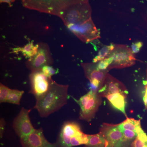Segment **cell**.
I'll return each mask as SVG.
<instances>
[{"label":"cell","mask_w":147,"mask_h":147,"mask_svg":"<svg viewBox=\"0 0 147 147\" xmlns=\"http://www.w3.org/2000/svg\"><path fill=\"white\" fill-rule=\"evenodd\" d=\"M68 85H61L53 81L49 90L42 98L36 100L34 109L41 117L46 118L59 111L67 103Z\"/></svg>","instance_id":"1"},{"label":"cell","mask_w":147,"mask_h":147,"mask_svg":"<svg viewBox=\"0 0 147 147\" xmlns=\"http://www.w3.org/2000/svg\"><path fill=\"white\" fill-rule=\"evenodd\" d=\"M92 8L89 1L71 4L63 9L59 17L65 26L83 23L92 18Z\"/></svg>","instance_id":"2"},{"label":"cell","mask_w":147,"mask_h":147,"mask_svg":"<svg viewBox=\"0 0 147 147\" xmlns=\"http://www.w3.org/2000/svg\"><path fill=\"white\" fill-rule=\"evenodd\" d=\"M101 98L98 91L90 90L79 100L74 98L80 106L79 119L90 122L94 118L102 103Z\"/></svg>","instance_id":"3"},{"label":"cell","mask_w":147,"mask_h":147,"mask_svg":"<svg viewBox=\"0 0 147 147\" xmlns=\"http://www.w3.org/2000/svg\"><path fill=\"white\" fill-rule=\"evenodd\" d=\"M112 61L108 70L112 69H121L131 66L136 62L134 54L127 45L115 44V47L109 55Z\"/></svg>","instance_id":"4"},{"label":"cell","mask_w":147,"mask_h":147,"mask_svg":"<svg viewBox=\"0 0 147 147\" xmlns=\"http://www.w3.org/2000/svg\"><path fill=\"white\" fill-rule=\"evenodd\" d=\"M24 7L59 16L67 6L65 0H21Z\"/></svg>","instance_id":"5"},{"label":"cell","mask_w":147,"mask_h":147,"mask_svg":"<svg viewBox=\"0 0 147 147\" xmlns=\"http://www.w3.org/2000/svg\"><path fill=\"white\" fill-rule=\"evenodd\" d=\"M66 26L83 42L88 43L100 38V32L92 18L81 24H69Z\"/></svg>","instance_id":"6"},{"label":"cell","mask_w":147,"mask_h":147,"mask_svg":"<svg viewBox=\"0 0 147 147\" xmlns=\"http://www.w3.org/2000/svg\"><path fill=\"white\" fill-rule=\"evenodd\" d=\"M38 48L36 55L30 58L26 62L27 68L32 71H40L45 66H51L53 59L49 46L46 43H38Z\"/></svg>","instance_id":"7"},{"label":"cell","mask_w":147,"mask_h":147,"mask_svg":"<svg viewBox=\"0 0 147 147\" xmlns=\"http://www.w3.org/2000/svg\"><path fill=\"white\" fill-rule=\"evenodd\" d=\"M31 89L30 93L33 95L36 100L44 96L49 90L53 80L44 75L41 70L32 71L30 76Z\"/></svg>","instance_id":"8"},{"label":"cell","mask_w":147,"mask_h":147,"mask_svg":"<svg viewBox=\"0 0 147 147\" xmlns=\"http://www.w3.org/2000/svg\"><path fill=\"white\" fill-rule=\"evenodd\" d=\"M84 133L77 123L71 121L65 122L61 127L56 143L57 147H71V139Z\"/></svg>","instance_id":"9"},{"label":"cell","mask_w":147,"mask_h":147,"mask_svg":"<svg viewBox=\"0 0 147 147\" xmlns=\"http://www.w3.org/2000/svg\"><path fill=\"white\" fill-rule=\"evenodd\" d=\"M31 109L21 108L20 112L13 121L12 126L16 134L22 138L29 135L36 129L32 124L30 117Z\"/></svg>","instance_id":"10"},{"label":"cell","mask_w":147,"mask_h":147,"mask_svg":"<svg viewBox=\"0 0 147 147\" xmlns=\"http://www.w3.org/2000/svg\"><path fill=\"white\" fill-rule=\"evenodd\" d=\"M85 76L89 80L92 88L98 90L108 74V70L98 69L96 63H81Z\"/></svg>","instance_id":"11"},{"label":"cell","mask_w":147,"mask_h":147,"mask_svg":"<svg viewBox=\"0 0 147 147\" xmlns=\"http://www.w3.org/2000/svg\"><path fill=\"white\" fill-rule=\"evenodd\" d=\"M98 92L101 97H105L108 95L117 93L127 95L128 93L124 85L108 73Z\"/></svg>","instance_id":"12"},{"label":"cell","mask_w":147,"mask_h":147,"mask_svg":"<svg viewBox=\"0 0 147 147\" xmlns=\"http://www.w3.org/2000/svg\"><path fill=\"white\" fill-rule=\"evenodd\" d=\"M22 147H57L45 138L42 127L35 129L29 135L20 138Z\"/></svg>","instance_id":"13"},{"label":"cell","mask_w":147,"mask_h":147,"mask_svg":"<svg viewBox=\"0 0 147 147\" xmlns=\"http://www.w3.org/2000/svg\"><path fill=\"white\" fill-rule=\"evenodd\" d=\"M100 132L108 142V144L114 147H120L123 133L118 124L103 123L100 127Z\"/></svg>","instance_id":"14"},{"label":"cell","mask_w":147,"mask_h":147,"mask_svg":"<svg viewBox=\"0 0 147 147\" xmlns=\"http://www.w3.org/2000/svg\"><path fill=\"white\" fill-rule=\"evenodd\" d=\"M127 95L117 93L108 95L105 97L114 108L119 110L126 116L125 108Z\"/></svg>","instance_id":"15"},{"label":"cell","mask_w":147,"mask_h":147,"mask_svg":"<svg viewBox=\"0 0 147 147\" xmlns=\"http://www.w3.org/2000/svg\"><path fill=\"white\" fill-rule=\"evenodd\" d=\"M38 44L34 45L33 42H29L23 47H18L13 49L14 53L21 52L26 58L30 59L36 55L38 50Z\"/></svg>","instance_id":"16"},{"label":"cell","mask_w":147,"mask_h":147,"mask_svg":"<svg viewBox=\"0 0 147 147\" xmlns=\"http://www.w3.org/2000/svg\"><path fill=\"white\" fill-rule=\"evenodd\" d=\"M88 142L83 147H107L108 142L100 132L97 134L89 135Z\"/></svg>","instance_id":"17"},{"label":"cell","mask_w":147,"mask_h":147,"mask_svg":"<svg viewBox=\"0 0 147 147\" xmlns=\"http://www.w3.org/2000/svg\"><path fill=\"white\" fill-rule=\"evenodd\" d=\"M118 125L119 127L123 131L124 129H128L138 134L142 129L140 120H137L134 119L127 118L125 121Z\"/></svg>","instance_id":"18"},{"label":"cell","mask_w":147,"mask_h":147,"mask_svg":"<svg viewBox=\"0 0 147 147\" xmlns=\"http://www.w3.org/2000/svg\"><path fill=\"white\" fill-rule=\"evenodd\" d=\"M123 136L119 147H131L133 143L137 134L136 132L128 129L123 130Z\"/></svg>","instance_id":"19"},{"label":"cell","mask_w":147,"mask_h":147,"mask_svg":"<svg viewBox=\"0 0 147 147\" xmlns=\"http://www.w3.org/2000/svg\"><path fill=\"white\" fill-rule=\"evenodd\" d=\"M115 44L111 43L110 45H104L98 52V54L93 59V62L97 63L109 57L115 47Z\"/></svg>","instance_id":"20"},{"label":"cell","mask_w":147,"mask_h":147,"mask_svg":"<svg viewBox=\"0 0 147 147\" xmlns=\"http://www.w3.org/2000/svg\"><path fill=\"white\" fill-rule=\"evenodd\" d=\"M24 93V91L11 90L7 98L6 102L15 105H20L21 98Z\"/></svg>","instance_id":"21"},{"label":"cell","mask_w":147,"mask_h":147,"mask_svg":"<svg viewBox=\"0 0 147 147\" xmlns=\"http://www.w3.org/2000/svg\"><path fill=\"white\" fill-rule=\"evenodd\" d=\"M131 147H147V134L143 129L137 134Z\"/></svg>","instance_id":"22"},{"label":"cell","mask_w":147,"mask_h":147,"mask_svg":"<svg viewBox=\"0 0 147 147\" xmlns=\"http://www.w3.org/2000/svg\"><path fill=\"white\" fill-rule=\"evenodd\" d=\"M11 89L5 86L2 84H0V102H6L7 98Z\"/></svg>","instance_id":"23"},{"label":"cell","mask_w":147,"mask_h":147,"mask_svg":"<svg viewBox=\"0 0 147 147\" xmlns=\"http://www.w3.org/2000/svg\"><path fill=\"white\" fill-rule=\"evenodd\" d=\"M112 61L109 57L106 58L103 60L100 61L97 63L98 68L100 70H108V67L111 64Z\"/></svg>","instance_id":"24"},{"label":"cell","mask_w":147,"mask_h":147,"mask_svg":"<svg viewBox=\"0 0 147 147\" xmlns=\"http://www.w3.org/2000/svg\"><path fill=\"white\" fill-rule=\"evenodd\" d=\"M143 43L141 41H138L132 43L131 45V50L132 53L136 54L139 53L140 49L143 47Z\"/></svg>","instance_id":"25"},{"label":"cell","mask_w":147,"mask_h":147,"mask_svg":"<svg viewBox=\"0 0 147 147\" xmlns=\"http://www.w3.org/2000/svg\"><path fill=\"white\" fill-rule=\"evenodd\" d=\"M6 122L4 119L1 118L0 120V136L1 138H2L4 132L5 130Z\"/></svg>","instance_id":"26"},{"label":"cell","mask_w":147,"mask_h":147,"mask_svg":"<svg viewBox=\"0 0 147 147\" xmlns=\"http://www.w3.org/2000/svg\"><path fill=\"white\" fill-rule=\"evenodd\" d=\"M67 6L71 4L75 3L81 2H88V0H65Z\"/></svg>","instance_id":"27"},{"label":"cell","mask_w":147,"mask_h":147,"mask_svg":"<svg viewBox=\"0 0 147 147\" xmlns=\"http://www.w3.org/2000/svg\"><path fill=\"white\" fill-rule=\"evenodd\" d=\"M145 88L146 89H145L144 95L143 97V100L144 103L145 108L147 110V84L146 85Z\"/></svg>","instance_id":"28"},{"label":"cell","mask_w":147,"mask_h":147,"mask_svg":"<svg viewBox=\"0 0 147 147\" xmlns=\"http://www.w3.org/2000/svg\"><path fill=\"white\" fill-rule=\"evenodd\" d=\"M15 0H0L1 3H6L8 4L9 7H11L12 4L13 3Z\"/></svg>","instance_id":"29"},{"label":"cell","mask_w":147,"mask_h":147,"mask_svg":"<svg viewBox=\"0 0 147 147\" xmlns=\"http://www.w3.org/2000/svg\"><path fill=\"white\" fill-rule=\"evenodd\" d=\"M107 147H113V146H111V145L108 144V146H107Z\"/></svg>","instance_id":"30"},{"label":"cell","mask_w":147,"mask_h":147,"mask_svg":"<svg viewBox=\"0 0 147 147\" xmlns=\"http://www.w3.org/2000/svg\"><path fill=\"white\" fill-rule=\"evenodd\" d=\"M147 81H146V85H147Z\"/></svg>","instance_id":"31"}]
</instances>
